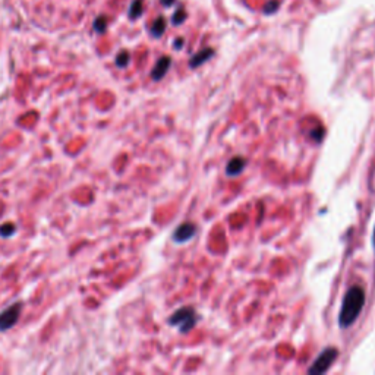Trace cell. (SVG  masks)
<instances>
[{
  "label": "cell",
  "mask_w": 375,
  "mask_h": 375,
  "mask_svg": "<svg viewBox=\"0 0 375 375\" xmlns=\"http://www.w3.org/2000/svg\"><path fill=\"white\" fill-rule=\"evenodd\" d=\"M277 9H278V2H277V0H270V2L265 3V6H264L262 11H264L265 15H271V14H274Z\"/></svg>",
  "instance_id": "14"
},
{
  "label": "cell",
  "mask_w": 375,
  "mask_h": 375,
  "mask_svg": "<svg viewBox=\"0 0 375 375\" xmlns=\"http://www.w3.org/2000/svg\"><path fill=\"white\" fill-rule=\"evenodd\" d=\"M337 356H339V350L336 347H327L311 365V368L308 369V374H323L325 371H328Z\"/></svg>",
  "instance_id": "3"
},
{
  "label": "cell",
  "mask_w": 375,
  "mask_h": 375,
  "mask_svg": "<svg viewBox=\"0 0 375 375\" xmlns=\"http://www.w3.org/2000/svg\"><path fill=\"white\" fill-rule=\"evenodd\" d=\"M14 232H15V226H14L12 223H6V224L0 226V235H2L3 238H8V236H11V235H12Z\"/></svg>",
  "instance_id": "15"
},
{
  "label": "cell",
  "mask_w": 375,
  "mask_h": 375,
  "mask_svg": "<svg viewBox=\"0 0 375 375\" xmlns=\"http://www.w3.org/2000/svg\"><path fill=\"white\" fill-rule=\"evenodd\" d=\"M129 59H131L129 53H128V51H122V53L118 54V57H116V65H118L119 68H125V66L129 63Z\"/></svg>",
  "instance_id": "13"
},
{
  "label": "cell",
  "mask_w": 375,
  "mask_h": 375,
  "mask_svg": "<svg viewBox=\"0 0 375 375\" xmlns=\"http://www.w3.org/2000/svg\"><path fill=\"white\" fill-rule=\"evenodd\" d=\"M246 166V160L243 157H233L229 163H227V167H226V174L227 176H236L240 171L245 169Z\"/></svg>",
  "instance_id": "8"
},
{
  "label": "cell",
  "mask_w": 375,
  "mask_h": 375,
  "mask_svg": "<svg viewBox=\"0 0 375 375\" xmlns=\"http://www.w3.org/2000/svg\"><path fill=\"white\" fill-rule=\"evenodd\" d=\"M161 2V5L164 6V8H170V6H173V3L176 2V0H160Z\"/></svg>",
  "instance_id": "17"
},
{
  "label": "cell",
  "mask_w": 375,
  "mask_h": 375,
  "mask_svg": "<svg viewBox=\"0 0 375 375\" xmlns=\"http://www.w3.org/2000/svg\"><path fill=\"white\" fill-rule=\"evenodd\" d=\"M171 65V59L169 56H163L161 59H158V62L155 63L153 72H151V78L154 81H160L166 76L167 70L170 69Z\"/></svg>",
  "instance_id": "6"
},
{
  "label": "cell",
  "mask_w": 375,
  "mask_h": 375,
  "mask_svg": "<svg viewBox=\"0 0 375 375\" xmlns=\"http://www.w3.org/2000/svg\"><path fill=\"white\" fill-rule=\"evenodd\" d=\"M214 56V50L213 49H203L197 54H194L189 60V66L191 68H200L201 65H204L207 60H210Z\"/></svg>",
  "instance_id": "7"
},
{
  "label": "cell",
  "mask_w": 375,
  "mask_h": 375,
  "mask_svg": "<svg viewBox=\"0 0 375 375\" xmlns=\"http://www.w3.org/2000/svg\"><path fill=\"white\" fill-rule=\"evenodd\" d=\"M195 233H197V226H195L194 223L186 222L183 223V224H180V226L174 230V233H173V240L177 242V243H183V242H188V240H191V239L194 238Z\"/></svg>",
  "instance_id": "5"
},
{
  "label": "cell",
  "mask_w": 375,
  "mask_h": 375,
  "mask_svg": "<svg viewBox=\"0 0 375 375\" xmlns=\"http://www.w3.org/2000/svg\"><path fill=\"white\" fill-rule=\"evenodd\" d=\"M182 47H183V38H177V40L174 41V49L179 50V49H182Z\"/></svg>",
  "instance_id": "16"
},
{
  "label": "cell",
  "mask_w": 375,
  "mask_h": 375,
  "mask_svg": "<svg viewBox=\"0 0 375 375\" xmlns=\"http://www.w3.org/2000/svg\"><path fill=\"white\" fill-rule=\"evenodd\" d=\"M142 12H144V2L142 0H134L131 3V8H129V18L131 19H138L142 15Z\"/></svg>",
  "instance_id": "10"
},
{
  "label": "cell",
  "mask_w": 375,
  "mask_h": 375,
  "mask_svg": "<svg viewBox=\"0 0 375 375\" xmlns=\"http://www.w3.org/2000/svg\"><path fill=\"white\" fill-rule=\"evenodd\" d=\"M106 28H107V18L106 17L97 18V19H96V22H94V30H96L97 33L103 34V33L106 31Z\"/></svg>",
  "instance_id": "12"
},
{
  "label": "cell",
  "mask_w": 375,
  "mask_h": 375,
  "mask_svg": "<svg viewBox=\"0 0 375 375\" xmlns=\"http://www.w3.org/2000/svg\"><path fill=\"white\" fill-rule=\"evenodd\" d=\"M166 27H167V24H166V19H164V17H158L155 21H154L153 27H151V35L155 37V38H160L161 35L164 34Z\"/></svg>",
  "instance_id": "9"
},
{
  "label": "cell",
  "mask_w": 375,
  "mask_h": 375,
  "mask_svg": "<svg viewBox=\"0 0 375 375\" xmlns=\"http://www.w3.org/2000/svg\"><path fill=\"white\" fill-rule=\"evenodd\" d=\"M22 311V305L21 304H15L12 307H9L8 309H5L0 314V331H6L9 328H12L14 325L17 324L19 320Z\"/></svg>",
  "instance_id": "4"
},
{
  "label": "cell",
  "mask_w": 375,
  "mask_h": 375,
  "mask_svg": "<svg viewBox=\"0 0 375 375\" xmlns=\"http://www.w3.org/2000/svg\"><path fill=\"white\" fill-rule=\"evenodd\" d=\"M197 321H198V317H197L194 308L191 307H183L177 309L169 318V324L179 327V330L182 333H188L191 328H194Z\"/></svg>",
  "instance_id": "2"
},
{
  "label": "cell",
  "mask_w": 375,
  "mask_h": 375,
  "mask_svg": "<svg viewBox=\"0 0 375 375\" xmlns=\"http://www.w3.org/2000/svg\"><path fill=\"white\" fill-rule=\"evenodd\" d=\"M365 305V290L360 286H352L346 292L341 302L339 314V325L341 328H349L355 324Z\"/></svg>",
  "instance_id": "1"
},
{
  "label": "cell",
  "mask_w": 375,
  "mask_h": 375,
  "mask_svg": "<svg viewBox=\"0 0 375 375\" xmlns=\"http://www.w3.org/2000/svg\"><path fill=\"white\" fill-rule=\"evenodd\" d=\"M186 17L188 14L186 11H185V8H179V9L173 14V17H171V24H173V25H180V24L185 22Z\"/></svg>",
  "instance_id": "11"
},
{
  "label": "cell",
  "mask_w": 375,
  "mask_h": 375,
  "mask_svg": "<svg viewBox=\"0 0 375 375\" xmlns=\"http://www.w3.org/2000/svg\"><path fill=\"white\" fill-rule=\"evenodd\" d=\"M372 246H374V251H375V227H374V235H372Z\"/></svg>",
  "instance_id": "18"
}]
</instances>
